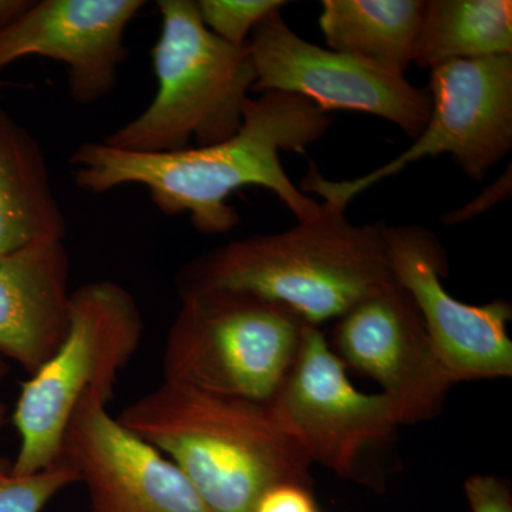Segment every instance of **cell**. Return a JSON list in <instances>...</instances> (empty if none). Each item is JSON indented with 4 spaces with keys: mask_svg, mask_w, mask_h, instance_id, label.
I'll return each instance as SVG.
<instances>
[{
    "mask_svg": "<svg viewBox=\"0 0 512 512\" xmlns=\"http://www.w3.org/2000/svg\"><path fill=\"white\" fill-rule=\"evenodd\" d=\"M427 0H325L319 26L328 49L404 74L419 45Z\"/></svg>",
    "mask_w": 512,
    "mask_h": 512,
    "instance_id": "obj_16",
    "label": "cell"
},
{
    "mask_svg": "<svg viewBox=\"0 0 512 512\" xmlns=\"http://www.w3.org/2000/svg\"><path fill=\"white\" fill-rule=\"evenodd\" d=\"M143 336V315L124 286L101 279L74 289L66 338L20 389L12 416L20 446L10 474L30 476L56 464L76 407L89 392L111 400Z\"/></svg>",
    "mask_w": 512,
    "mask_h": 512,
    "instance_id": "obj_5",
    "label": "cell"
},
{
    "mask_svg": "<svg viewBox=\"0 0 512 512\" xmlns=\"http://www.w3.org/2000/svg\"><path fill=\"white\" fill-rule=\"evenodd\" d=\"M151 50L158 89L140 116L104 138L136 153H171L224 143L238 133L256 74L248 46L205 28L194 0H160Z\"/></svg>",
    "mask_w": 512,
    "mask_h": 512,
    "instance_id": "obj_4",
    "label": "cell"
},
{
    "mask_svg": "<svg viewBox=\"0 0 512 512\" xmlns=\"http://www.w3.org/2000/svg\"><path fill=\"white\" fill-rule=\"evenodd\" d=\"M254 512H319L312 488L299 484H284L262 495Z\"/></svg>",
    "mask_w": 512,
    "mask_h": 512,
    "instance_id": "obj_21",
    "label": "cell"
},
{
    "mask_svg": "<svg viewBox=\"0 0 512 512\" xmlns=\"http://www.w3.org/2000/svg\"><path fill=\"white\" fill-rule=\"evenodd\" d=\"M288 2L282 0H197L198 15L205 28L229 45L247 46L252 30L274 10Z\"/></svg>",
    "mask_w": 512,
    "mask_h": 512,
    "instance_id": "obj_18",
    "label": "cell"
},
{
    "mask_svg": "<svg viewBox=\"0 0 512 512\" xmlns=\"http://www.w3.org/2000/svg\"><path fill=\"white\" fill-rule=\"evenodd\" d=\"M507 53H512L511 0H427L414 59L421 69Z\"/></svg>",
    "mask_w": 512,
    "mask_h": 512,
    "instance_id": "obj_17",
    "label": "cell"
},
{
    "mask_svg": "<svg viewBox=\"0 0 512 512\" xmlns=\"http://www.w3.org/2000/svg\"><path fill=\"white\" fill-rule=\"evenodd\" d=\"M471 512H512L510 483L505 478L474 474L464 483Z\"/></svg>",
    "mask_w": 512,
    "mask_h": 512,
    "instance_id": "obj_20",
    "label": "cell"
},
{
    "mask_svg": "<svg viewBox=\"0 0 512 512\" xmlns=\"http://www.w3.org/2000/svg\"><path fill=\"white\" fill-rule=\"evenodd\" d=\"M66 232L42 146L0 107V259Z\"/></svg>",
    "mask_w": 512,
    "mask_h": 512,
    "instance_id": "obj_15",
    "label": "cell"
},
{
    "mask_svg": "<svg viewBox=\"0 0 512 512\" xmlns=\"http://www.w3.org/2000/svg\"><path fill=\"white\" fill-rule=\"evenodd\" d=\"M272 419L312 464L363 481L362 463L399 429L382 393L357 390L318 326H306L291 372L266 403Z\"/></svg>",
    "mask_w": 512,
    "mask_h": 512,
    "instance_id": "obj_8",
    "label": "cell"
},
{
    "mask_svg": "<svg viewBox=\"0 0 512 512\" xmlns=\"http://www.w3.org/2000/svg\"><path fill=\"white\" fill-rule=\"evenodd\" d=\"M386 222L357 225L322 202L315 220L237 239L195 256L175 276L178 295L247 292L288 306L318 326L397 284Z\"/></svg>",
    "mask_w": 512,
    "mask_h": 512,
    "instance_id": "obj_2",
    "label": "cell"
},
{
    "mask_svg": "<svg viewBox=\"0 0 512 512\" xmlns=\"http://www.w3.org/2000/svg\"><path fill=\"white\" fill-rule=\"evenodd\" d=\"M70 259L45 238L0 259V357L33 375L59 349L70 322Z\"/></svg>",
    "mask_w": 512,
    "mask_h": 512,
    "instance_id": "obj_14",
    "label": "cell"
},
{
    "mask_svg": "<svg viewBox=\"0 0 512 512\" xmlns=\"http://www.w3.org/2000/svg\"><path fill=\"white\" fill-rule=\"evenodd\" d=\"M143 0H35L0 33V72L23 57L63 63L70 99L90 106L113 92L124 35Z\"/></svg>",
    "mask_w": 512,
    "mask_h": 512,
    "instance_id": "obj_13",
    "label": "cell"
},
{
    "mask_svg": "<svg viewBox=\"0 0 512 512\" xmlns=\"http://www.w3.org/2000/svg\"><path fill=\"white\" fill-rule=\"evenodd\" d=\"M330 126L329 114L305 97L268 92L248 100L241 128L224 143L136 153L87 141L73 151L69 164L79 190L104 194L140 184L163 214L190 215L201 234H227L239 224L229 195L248 185L274 192L298 222L318 217L322 204L292 183L281 153H306Z\"/></svg>",
    "mask_w": 512,
    "mask_h": 512,
    "instance_id": "obj_1",
    "label": "cell"
},
{
    "mask_svg": "<svg viewBox=\"0 0 512 512\" xmlns=\"http://www.w3.org/2000/svg\"><path fill=\"white\" fill-rule=\"evenodd\" d=\"M33 2L35 0H0V33L16 22Z\"/></svg>",
    "mask_w": 512,
    "mask_h": 512,
    "instance_id": "obj_23",
    "label": "cell"
},
{
    "mask_svg": "<svg viewBox=\"0 0 512 512\" xmlns=\"http://www.w3.org/2000/svg\"><path fill=\"white\" fill-rule=\"evenodd\" d=\"M74 484H79V478L59 461L30 476L0 474V512H42L57 494Z\"/></svg>",
    "mask_w": 512,
    "mask_h": 512,
    "instance_id": "obj_19",
    "label": "cell"
},
{
    "mask_svg": "<svg viewBox=\"0 0 512 512\" xmlns=\"http://www.w3.org/2000/svg\"><path fill=\"white\" fill-rule=\"evenodd\" d=\"M168 330L163 380L266 404L291 372L305 320L288 306L247 292L180 296Z\"/></svg>",
    "mask_w": 512,
    "mask_h": 512,
    "instance_id": "obj_6",
    "label": "cell"
},
{
    "mask_svg": "<svg viewBox=\"0 0 512 512\" xmlns=\"http://www.w3.org/2000/svg\"><path fill=\"white\" fill-rule=\"evenodd\" d=\"M9 420V409L5 403L0 402V429L6 426ZM12 471V461L0 457V474H9Z\"/></svg>",
    "mask_w": 512,
    "mask_h": 512,
    "instance_id": "obj_24",
    "label": "cell"
},
{
    "mask_svg": "<svg viewBox=\"0 0 512 512\" xmlns=\"http://www.w3.org/2000/svg\"><path fill=\"white\" fill-rule=\"evenodd\" d=\"M9 373V365L5 359L0 357V386H2L3 382H5L6 376Z\"/></svg>",
    "mask_w": 512,
    "mask_h": 512,
    "instance_id": "obj_25",
    "label": "cell"
},
{
    "mask_svg": "<svg viewBox=\"0 0 512 512\" xmlns=\"http://www.w3.org/2000/svg\"><path fill=\"white\" fill-rule=\"evenodd\" d=\"M394 278L412 296L437 356L456 384L512 376L511 302L470 305L444 288L447 255L420 225H386Z\"/></svg>",
    "mask_w": 512,
    "mask_h": 512,
    "instance_id": "obj_10",
    "label": "cell"
},
{
    "mask_svg": "<svg viewBox=\"0 0 512 512\" xmlns=\"http://www.w3.org/2000/svg\"><path fill=\"white\" fill-rule=\"evenodd\" d=\"M109 402L83 397L57 457L86 485L90 512H212L170 458L111 416Z\"/></svg>",
    "mask_w": 512,
    "mask_h": 512,
    "instance_id": "obj_12",
    "label": "cell"
},
{
    "mask_svg": "<svg viewBox=\"0 0 512 512\" xmlns=\"http://www.w3.org/2000/svg\"><path fill=\"white\" fill-rule=\"evenodd\" d=\"M330 338L346 369L382 387L400 424L436 417L456 386L431 345L416 303L399 284L336 319Z\"/></svg>",
    "mask_w": 512,
    "mask_h": 512,
    "instance_id": "obj_11",
    "label": "cell"
},
{
    "mask_svg": "<svg viewBox=\"0 0 512 512\" xmlns=\"http://www.w3.org/2000/svg\"><path fill=\"white\" fill-rule=\"evenodd\" d=\"M427 89L429 120L400 156L352 180H328L311 164L301 191L346 211L353 198L373 185L423 158L443 154L471 180H483L512 148V53L440 64L430 70Z\"/></svg>",
    "mask_w": 512,
    "mask_h": 512,
    "instance_id": "obj_7",
    "label": "cell"
},
{
    "mask_svg": "<svg viewBox=\"0 0 512 512\" xmlns=\"http://www.w3.org/2000/svg\"><path fill=\"white\" fill-rule=\"evenodd\" d=\"M274 10L248 39L256 80L252 93L282 92L305 97L323 113L359 111L390 121L416 138L431 110L427 87L360 57L335 52L296 35Z\"/></svg>",
    "mask_w": 512,
    "mask_h": 512,
    "instance_id": "obj_9",
    "label": "cell"
},
{
    "mask_svg": "<svg viewBox=\"0 0 512 512\" xmlns=\"http://www.w3.org/2000/svg\"><path fill=\"white\" fill-rule=\"evenodd\" d=\"M170 458L212 512H254L284 484L311 487V461L266 404L164 382L117 417Z\"/></svg>",
    "mask_w": 512,
    "mask_h": 512,
    "instance_id": "obj_3",
    "label": "cell"
},
{
    "mask_svg": "<svg viewBox=\"0 0 512 512\" xmlns=\"http://www.w3.org/2000/svg\"><path fill=\"white\" fill-rule=\"evenodd\" d=\"M511 181L512 177L510 165V167L507 168V171H505V173L501 175V177L498 178L495 183L488 185V187L485 188V190L481 192L478 197L474 198L473 201L468 202L466 207L441 215L443 224H463V222L473 220V218L484 214V212H487L490 210V208L500 204V202L507 200V198H510L511 195Z\"/></svg>",
    "mask_w": 512,
    "mask_h": 512,
    "instance_id": "obj_22",
    "label": "cell"
}]
</instances>
